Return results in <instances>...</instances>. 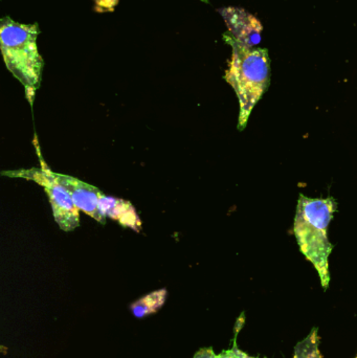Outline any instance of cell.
Masks as SVG:
<instances>
[{"label": "cell", "instance_id": "cell-1", "mask_svg": "<svg viewBox=\"0 0 357 358\" xmlns=\"http://www.w3.org/2000/svg\"><path fill=\"white\" fill-rule=\"evenodd\" d=\"M224 39L232 48L224 80L238 98V130L243 131L252 111L270 87V55L266 48H247L239 43L228 31L224 34Z\"/></svg>", "mask_w": 357, "mask_h": 358}, {"label": "cell", "instance_id": "cell-2", "mask_svg": "<svg viewBox=\"0 0 357 358\" xmlns=\"http://www.w3.org/2000/svg\"><path fill=\"white\" fill-rule=\"evenodd\" d=\"M337 210V202L333 197L310 198L301 193L293 222L298 246L318 271L325 290L330 283L329 257L335 248L329 241L327 229Z\"/></svg>", "mask_w": 357, "mask_h": 358}, {"label": "cell", "instance_id": "cell-3", "mask_svg": "<svg viewBox=\"0 0 357 358\" xmlns=\"http://www.w3.org/2000/svg\"><path fill=\"white\" fill-rule=\"evenodd\" d=\"M39 24L17 22L6 16L0 20V48L8 71L22 84L29 105L41 84L44 61L38 50Z\"/></svg>", "mask_w": 357, "mask_h": 358}, {"label": "cell", "instance_id": "cell-4", "mask_svg": "<svg viewBox=\"0 0 357 358\" xmlns=\"http://www.w3.org/2000/svg\"><path fill=\"white\" fill-rule=\"evenodd\" d=\"M36 150L41 164V168H31V169L13 170V171H3L1 176L10 178H22L27 180L35 181L38 185L44 187L50 206L54 221L62 231H71L77 229L80 224L79 208L73 203V198L66 189L58 182L54 176V171L46 165L43 157L40 152L39 144L35 138Z\"/></svg>", "mask_w": 357, "mask_h": 358}, {"label": "cell", "instance_id": "cell-5", "mask_svg": "<svg viewBox=\"0 0 357 358\" xmlns=\"http://www.w3.org/2000/svg\"><path fill=\"white\" fill-rule=\"evenodd\" d=\"M218 12L224 18L228 33L239 43L247 48H256L259 45L263 27L255 15L237 6H226L219 8Z\"/></svg>", "mask_w": 357, "mask_h": 358}, {"label": "cell", "instance_id": "cell-6", "mask_svg": "<svg viewBox=\"0 0 357 358\" xmlns=\"http://www.w3.org/2000/svg\"><path fill=\"white\" fill-rule=\"evenodd\" d=\"M54 176L58 182H60L71 194L73 203L80 210H83L99 223L102 224L106 223V217L100 210V199L103 195L101 189L73 176L54 173Z\"/></svg>", "mask_w": 357, "mask_h": 358}, {"label": "cell", "instance_id": "cell-7", "mask_svg": "<svg viewBox=\"0 0 357 358\" xmlns=\"http://www.w3.org/2000/svg\"><path fill=\"white\" fill-rule=\"evenodd\" d=\"M100 210L106 218L109 217L124 227H130L136 231H140L142 229V222L136 214V208L129 201L103 193L100 199Z\"/></svg>", "mask_w": 357, "mask_h": 358}, {"label": "cell", "instance_id": "cell-8", "mask_svg": "<svg viewBox=\"0 0 357 358\" xmlns=\"http://www.w3.org/2000/svg\"><path fill=\"white\" fill-rule=\"evenodd\" d=\"M319 347H320L319 329L314 327L303 341L298 343L293 358H323Z\"/></svg>", "mask_w": 357, "mask_h": 358}, {"label": "cell", "instance_id": "cell-9", "mask_svg": "<svg viewBox=\"0 0 357 358\" xmlns=\"http://www.w3.org/2000/svg\"><path fill=\"white\" fill-rule=\"evenodd\" d=\"M166 296H167V290L166 289L152 292V294L145 296L144 299H140L136 304L132 305V311L138 317L153 313L163 304Z\"/></svg>", "mask_w": 357, "mask_h": 358}, {"label": "cell", "instance_id": "cell-10", "mask_svg": "<svg viewBox=\"0 0 357 358\" xmlns=\"http://www.w3.org/2000/svg\"><path fill=\"white\" fill-rule=\"evenodd\" d=\"M119 0H94V10L98 13L113 12Z\"/></svg>", "mask_w": 357, "mask_h": 358}, {"label": "cell", "instance_id": "cell-11", "mask_svg": "<svg viewBox=\"0 0 357 358\" xmlns=\"http://www.w3.org/2000/svg\"><path fill=\"white\" fill-rule=\"evenodd\" d=\"M245 353L238 349L236 344H234L230 350L224 351L220 355H216L215 358H245Z\"/></svg>", "mask_w": 357, "mask_h": 358}, {"label": "cell", "instance_id": "cell-12", "mask_svg": "<svg viewBox=\"0 0 357 358\" xmlns=\"http://www.w3.org/2000/svg\"><path fill=\"white\" fill-rule=\"evenodd\" d=\"M216 355L212 348L201 349L193 358H215Z\"/></svg>", "mask_w": 357, "mask_h": 358}, {"label": "cell", "instance_id": "cell-13", "mask_svg": "<svg viewBox=\"0 0 357 358\" xmlns=\"http://www.w3.org/2000/svg\"><path fill=\"white\" fill-rule=\"evenodd\" d=\"M245 358H257V357H249V355H247V353H245Z\"/></svg>", "mask_w": 357, "mask_h": 358}, {"label": "cell", "instance_id": "cell-14", "mask_svg": "<svg viewBox=\"0 0 357 358\" xmlns=\"http://www.w3.org/2000/svg\"><path fill=\"white\" fill-rule=\"evenodd\" d=\"M201 1L205 2V3H209L210 0H201Z\"/></svg>", "mask_w": 357, "mask_h": 358}, {"label": "cell", "instance_id": "cell-15", "mask_svg": "<svg viewBox=\"0 0 357 358\" xmlns=\"http://www.w3.org/2000/svg\"><path fill=\"white\" fill-rule=\"evenodd\" d=\"M356 358H357V357Z\"/></svg>", "mask_w": 357, "mask_h": 358}]
</instances>
